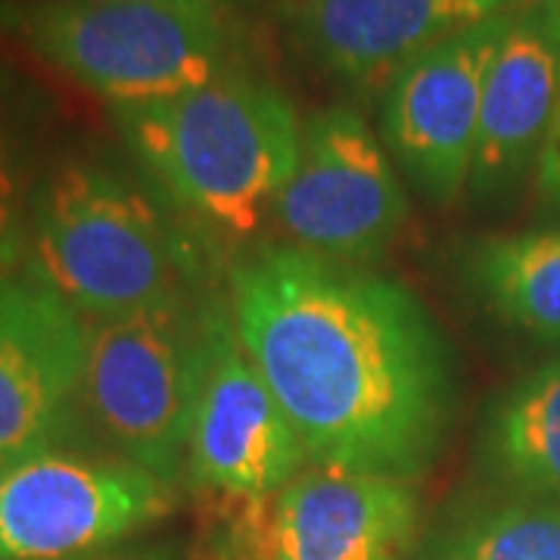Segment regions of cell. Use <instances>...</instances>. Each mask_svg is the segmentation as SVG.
I'll return each instance as SVG.
<instances>
[{
	"mask_svg": "<svg viewBox=\"0 0 560 560\" xmlns=\"http://www.w3.org/2000/svg\"><path fill=\"white\" fill-rule=\"evenodd\" d=\"M150 3H202V7H219L221 3H228V0H150Z\"/></svg>",
	"mask_w": 560,
	"mask_h": 560,
	"instance_id": "20",
	"label": "cell"
},
{
	"mask_svg": "<svg viewBox=\"0 0 560 560\" xmlns=\"http://www.w3.org/2000/svg\"><path fill=\"white\" fill-rule=\"evenodd\" d=\"M32 106L0 75V278L10 275L28 249V215L38 187Z\"/></svg>",
	"mask_w": 560,
	"mask_h": 560,
	"instance_id": "17",
	"label": "cell"
},
{
	"mask_svg": "<svg viewBox=\"0 0 560 560\" xmlns=\"http://www.w3.org/2000/svg\"><path fill=\"white\" fill-rule=\"evenodd\" d=\"M231 320L312 464L415 482L440 455L452 349L408 287L278 243L231 271Z\"/></svg>",
	"mask_w": 560,
	"mask_h": 560,
	"instance_id": "1",
	"label": "cell"
},
{
	"mask_svg": "<svg viewBox=\"0 0 560 560\" xmlns=\"http://www.w3.org/2000/svg\"><path fill=\"white\" fill-rule=\"evenodd\" d=\"M529 0H305L293 38L320 69L377 84L445 38L514 13Z\"/></svg>",
	"mask_w": 560,
	"mask_h": 560,
	"instance_id": "13",
	"label": "cell"
},
{
	"mask_svg": "<svg viewBox=\"0 0 560 560\" xmlns=\"http://www.w3.org/2000/svg\"><path fill=\"white\" fill-rule=\"evenodd\" d=\"M175 486L125 458L54 448L13 464L0 501L3 560H72L168 517Z\"/></svg>",
	"mask_w": 560,
	"mask_h": 560,
	"instance_id": "7",
	"label": "cell"
},
{
	"mask_svg": "<svg viewBox=\"0 0 560 560\" xmlns=\"http://www.w3.org/2000/svg\"><path fill=\"white\" fill-rule=\"evenodd\" d=\"M0 28L113 106L165 101L228 72L219 7L150 0H0Z\"/></svg>",
	"mask_w": 560,
	"mask_h": 560,
	"instance_id": "4",
	"label": "cell"
},
{
	"mask_svg": "<svg viewBox=\"0 0 560 560\" xmlns=\"http://www.w3.org/2000/svg\"><path fill=\"white\" fill-rule=\"evenodd\" d=\"M511 13L480 22L408 60L386 84V153L423 200L452 206L467 190L480 128L482 84Z\"/></svg>",
	"mask_w": 560,
	"mask_h": 560,
	"instance_id": "8",
	"label": "cell"
},
{
	"mask_svg": "<svg viewBox=\"0 0 560 560\" xmlns=\"http://www.w3.org/2000/svg\"><path fill=\"white\" fill-rule=\"evenodd\" d=\"M305 445L215 308L187 440V480L224 499H268L305 467Z\"/></svg>",
	"mask_w": 560,
	"mask_h": 560,
	"instance_id": "9",
	"label": "cell"
},
{
	"mask_svg": "<svg viewBox=\"0 0 560 560\" xmlns=\"http://www.w3.org/2000/svg\"><path fill=\"white\" fill-rule=\"evenodd\" d=\"M212 315L200 300H184L88 324L81 430L172 486L187 467Z\"/></svg>",
	"mask_w": 560,
	"mask_h": 560,
	"instance_id": "5",
	"label": "cell"
},
{
	"mask_svg": "<svg viewBox=\"0 0 560 560\" xmlns=\"http://www.w3.org/2000/svg\"><path fill=\"white\" fill-rule=\"evenodd\" d=\"M271 215L290 246L361 265L399 237L408 197L386 147L359 113L330 106L302 121L296 165Z\"/></svg>",
	"mask_w": 560,
	"mask_h": 560,
	"instance_id": "6",
	"label": "cell"
},
{
	"mask_svg": "<svg viewBox=\"0 0 560 560\" xmlns=\"http://www.w3.org/2000/svg\"><path fill=\"white\" fill-rule=\"evenodd\" d=\"M436 560H560V501L521 499L474 514Z\"/></svg>",
	"mask_w": 560,
	"mask_h": 560,
	"instance_id": "16",
	"label": "cell"
},
{
	"mask_svg": "<svg viewBox=\"0 0 560 560\" xmlns=\"http://www.w3.org/2000/svg\"><path fill=\"white\" fill-rule=\"evenodd\" d=\"M28 275L103 320L197 300L200 261L156 197L94 156L40 172L28 215Z\"/></svg>",
	"mask_w": 560,
	"mask_h": 560,
	"instance_id": "2",
	"label": "cell"
},
{
	"mask_svg": "<svg viewBox=\"0 0 560 560\" xmlns=\"http://www.w3.org/2000/svg\"><path fill=\"white\" fill-rule=\"evenodd\" d=\"M482 464L523 499L560 501V355L545 359L492 401Z\"/></svg>",
	"mask_w": 560,
	"mask_h": 560,
	"instance_id": "14",
	"label": "cell"
},
{
	"mask_svg": "<svg viewBox=\"0 0 560 560\" xmlns=\"http://www.w3.org/2000/svg\"><path fill=\"white\" fill-rule=\"evenodd\" d=\"M88 330L84 315L32 275L0 278V458L79 440Z\"/></svg>",
	"mask_w": 560,
	"mask_h": 560,
	"instance_id": "10",
	"label": "cell"
},
{
	"mask_svg": "<svg viewBox=\"0 0 560 560\" xmlns=\"http://www.w3.org/2000/svg\"><path fill=\"white\" fill-rule=\"evenodd\" d=\"M13 464H16V460L0 458V501H3V486H7V477H10ZM0 560H3V545H0Z\"/></svg>",
	"mask_w": 560,
	"mask_h": 560,
	"instance_id": "19",
	"label": "cell"
},
{
	"mask_svg": "<svg viewBox=\"0 0 560 560\" xmlns=\"http://www.w3.org/2000/svg\"><path fill=\"white\" fill-rule=\"evenodd\" d=\"M464 278L504 324L560 342V228L474 243Z\"/></svg>",
	"mask_w": 560,
	"mask_h": 560,
	"instance_id": "15",
	"label": "cell"
},
{
	"mask_svg": "<svg viewBox=\"0 0 560 560\" xmlns=\"http://www.w3.org/2000/svg\"><path fill=\"white\" fill-rule=\"evenodd\" d=\"M536 168H539L541 194L555 202V206H560V97H558V109H555V119H551V128H548V138H545V147H541V156Z\"/></svg>",
	"mask_w": 560,
	"mask_h": 560,
	"instance_id": "18",
	"label": "cell"
},
{
	"mask_svg": "<svg viewBox=\"0 0 560 560\" xmlns=\"http://www.w3.org/2000/svg\"><path fill=\"white\" fill-rule=\"evenodd\" d=\"M243 504L256 560H408L418 536L411 482L324 464Z\"/></svg>",
	"mask_w": 560,
	"mask_h": 560,
	"instance_id": "11",
	"label": "cell"
},
{
	"mask_svg": "<svg viewBox=\"0 0 560 560\" xmlns=\"http://www.w3.org/2000/svg\"><path fill=\"white\" fill-rule=\"evenodd\" d=\"M113 119L162 194L221 237L259 231L300 153L293 103L237 72L165 101L119 103Z\"/></svg>",
	"mask_w": 560,
	"mask_h": 560,
	"instance_id": "3",
	"label": "cell"
},
{
	"mask_svg": "<svg viewBox=\"0 0 560 560\" xmlns=\"http://www.w3.org/2000/svg\"><path fill=\"white\" fill-rule=\"evenodd\" d=\"M560 97V0H529L511 13L486 72L467 190L474 202H504L533 165Z\"/></svg>",
	"mask_w": 560,
	"mask_h": 560,
	"instance_id": "12",
	"label": "cell"
}]
</instances>
